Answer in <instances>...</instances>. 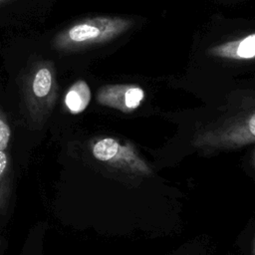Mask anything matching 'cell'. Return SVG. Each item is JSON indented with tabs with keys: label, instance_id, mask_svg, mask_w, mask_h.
<instances>
[{
	"label": "cell",
	"instance_id": "cell-1",
	"mask_svg": "<svg viewBox=\"0 0 255 255\" xmlns=\"http://www.w3.org/2000/svg\"><path fill=\"white\" fill-rule=\"evenodd\" d=\"M126 28V22L109 17H94L76 22L56 34L52 39L53 49L74 52L107 42Z\"/></svg>",
	"mask_w": 255,
	"mask_h": 255
},
{
	"label": "cell",
	"instance_id": "cell-2",
	"mask_svg": "<svg viewBox=\"0 0 255 255\" xmlns=\"http://www.w3.org/2000/svg\"><path fill=\"white\" fill-rule=\"evenodd\" d=\"M58 83L55 65L41 60L30 68L24 79V94L29 111L34 116L48 113L57 98Z\"/></svg>",
	"mask_w": 255,
	"mask_h": 255
},
{
	"label": "cell",
	"instance_id": "cell-3",
	"mask_svg": "<svg viewBox=\"0 0 255 255\" xmlns=\"http://www.w3.org/2000/svg\"><path fill=\"white\" fill-rule=\"evenodd\" d=\"M95 158L111 166L137 175H149L151 169L130 143H121L113 137H104L92 147Z\"/></svg>",
	"mask_w": 255,
	"mask_h": 255
},
{
	"label": "cell",
	"instance_id": "cell-4",
	"mask_svg": "<svg viewBox=\"0 0 255 255\" xmlns=\"http://www.w3.org/2000/svg\"><path fill=\"white\" fill-rule=\"evenodd\" d=\"M144 98L143 90L136 86L110 85L98 92V102L123 113H130L139 107Z\"/></svg>",
	"mask_w": 255,
	"mask_h": 255
},
{
	"label": "cell",
	"instance_id": "cell-5",
	"mask_svg": "<svg viewBox=\"0 0 255 255\" xmlns=\"http://www.w3.org/2000/svg\"><path fill=\"white\" fill-rule=\"evenodd\" d=\"M91 101V90L84 80H78L67 91L64 99L67 110L77 115L86 110Z\"/></svg>",
	"mask_w": 255,
	"mask_h": 255
},
{
	"label": "cell",
	"instance_id": "cell-6",
	"mask_svg": "<svg viewBox=\"0 0 255 255\" xmlns=\"http://www.w3.org/2000/svg\"><path fill=\"white\" fill-rule=\"evenodd\" d=\"M237 56L239 58H252L255 56V34L244 38L238 43Z\"/></svg>",
	"mask_w": 255,
	"mask_h": 255
},
{
	"label": "cell",
	"instance_id": "cell-7",
	"mask_svg": "<svg viewBox=\"0 0 255 255\" xmlns=\"http://www.w3.org/2000/svg\"><path fill=\"white\" fill-rule=\"evenodd\" d=\"M10 139V128L5 120V117L0 110V150H3L7 147Z\"/></svg>",
	"mask_w": 255,
	"mask_h": 255
},
{
	"label": "cell",
	"instance_id": "cell-8",
	"mask_svg": "<svg viewBox=\"0 0 255 255\" xmlns=\"http://www.w3.org/2000/svg\"><path fill=\"white\" fill-rule=\"evenodd\" d=\"M7 166V156L3 150H0V177L4 173Z\"/></svg>",
	"mask_w": 255,
	"mask_h": 255
},
{
	"label": "cell",
	"instance_id": "cell-9",
	"mask_svg": "<svg viewBox=\"0 0 255 255\" xmlns=\"http://www.w3.org/2000/svg\"><path fill=\"white\" fill-rule=\"evenodd\" d=\"M15 0H0V5H3V4H6V3H10V2H13Z\"/></svg>",
	"mask_w": 255,
	"mask_h": 255
},
{
	"label": "cell",
	"instance_id": "cell-10",
	"mask_svg": "<svg viewBox=\"0 0 255 255\" xmlns=\"http://www.w3.org/2000/svg\"><path fill=\"white\" fill-rule=\"evenodd\" d=\"M254 250H255V244H254Z\"/></svg>",
	"mask_w": 255,
	"mask_h": 255
}]
</instances>
